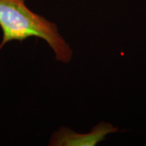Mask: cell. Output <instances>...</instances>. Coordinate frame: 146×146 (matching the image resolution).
Masks as SVG:
<instances>
[{"label": "cell", "instance_id": "6da1fadb", "mask_svg": "<svg viewBox=\"0 0 146 146\" xmlns=\"http://www.w3.org/2000/svg\"><path fill=\"white\" fill-rule=\"evenodd\" d=\"M0 28L3 32L0 50L8 42H23L34 36L46 42L56 60L64 63L72 60V50L59 34L57 25L29 9L25 0H0Z\"/></svg>", "mask_w": 146, "mask_h": 146}, {"label": "cell", "instance_id": "7a4b0ae2", "mask_svg": "<svg viewBox=\"0 0 146 146\" xmlns=\"http://www.w3.org/2000/svg\"><path fill=\"white\" fill-rule=\"evenodd\" d=\"M119 129L109 123L101 122L89 133H77L66 127L54 131L50 137V146H96L104 141L106 136Z\"/></svg>", "mask_w": 146, "mask_h": 146}]
</instances>
